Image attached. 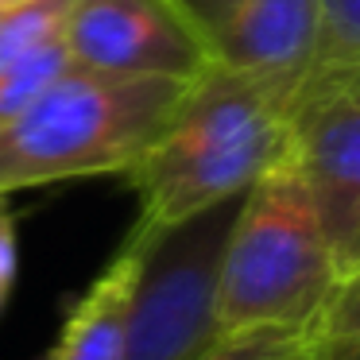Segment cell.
Returning a JSON list of instances; mask_svg holds the SVG:
<instances>
[{"mask_svg":"<svg viewBox=\"0 0 360 360\" xmlns=\"http://www.w3.org/2000/svg\"><path fill=\"white\" fill-rule=\"evenodd\" d=\"M298 86L213 63L186 86L151 148L124 171L136 190L128 240L190 221L240 198L283 155Z\"/></svg>","mask_w":360,"mask_h":360,"instance_id":"1","label":"cell"},{"mask_svg":"<svg viewBox=\"0 0 360 360\" xmlns=\"http://www.w3.org/2000/svg\"><path fill=\"white\" fill-rule=\"evenodd\" d=\"M190 82L70 70L0 128V198L94 174H124L163 132Z\"/></svg>","mask_w":360,"mask_h":360,"instance_id":"2","label":"cell"},{"mask_svg":"<svg viewBox=\"0 0 360 360\" xmlns=\"http://www.w3.org/2000/svg\"><path fill=\"white\" fill-rule=\"evenodd\" d=\"M333 256L290 155L244 190L217 275V329H290L310 337L329 290Z\"/></svg>","mask_w":360,"mask_h":360,"instance_id":"3","label":"cell"},{"mask_svg":"<svg viewBox=\"0 0 360 360\" xmlns=\"http://www.w3.org/2000/svg\"><path fill=\"white\" fill-rule=\"evenodd\" d=\"M240 198L143 240L124 236V244L136 248L124 360H198L210 345L221 341L217 275Z\"/></svg>","mask_w":360,"mask_h":360,"instance_id":"4","label":"cell"},{"mask_svg":"<svg viewBox=\"0 0 360 360\" xmlns=\"http://www.w3.org/2000/svg\"><path fill=\"white\" fill-rule=\"evenodd\" d=\"M63 43L78 70L194 82L213 66L202 24L179 0H66Z\"/></svg>","mask_w":360,"mask_h":360,"instance_id":"5","label":"cell"},{"mask_svg":"<svg viewBox=\"0 0 360 360\" xmlns=\"http://www.w3.org/2000/svg\"><path fill=\"white\" fill-rule=\"evenodd\" d=\"M287 155L333 256L337 279L360 267V101L341 86H306Z\"/></svg>","mask_w":360,"mask_h":360,"instance_id":"6","label":"cell"},{"mask_svg":"<svg viewBox=\"0 0 360 360\" xmlns=\"http://www.w3.org/2000/svg\"><path fill=\"white\" fill-rule=\"evenodd\" d=\"M318 0H236L210 32L217 66L295 82L302 94L318 55Z\"/></svg>","mask_w":360,"mask_h":360,"instance_id":"7","label":"cell"},{"mask_svg":"<svg viewBox=\"0 0 360 360\" xmlns=\"http://www.w3.org/2000/svg\"><path fill=\"white\" fill-rule=\"evenodd\" d=\"M136 279V248L120 244L112 264L94 279L66 318L47 360H124V318Z\"/></svg>","mask_w":360,"mask_h":360,"instance_id":"8","label":"cell"},{"mask_svg":"<svg viewBox=\"0 0 360 360\" xmlns=\"http://www.w3.org/2000/svg\"><path fill=\"white\" fill-rule=\"evenodd\" d=\"M318 55L306 86L329 82L360 63V0H318Z\"/></svg>","mask_w":360,"mask_h":360,"instance_id":"9","label":"cell"},{"mask_svg":"<svg viewBox=\"0 0 360 360\" xmlns=\"http://www.w3.org/2000/svg\"><path fill=\"white\" fill-rule=\"evenodd\" d=\"M70 51H66L63 39L47 43L43 51L27 55L24 63L8 66V70H0V128L16 120L27 105H35L66 70H70Z\"/></svg>","mask_w":360,"mask_h":360,"instance_id":"10","label":"cell"},{"mask_svg":"<svg viewBox=\"0 0 360 360\" xmlns=\"http://www.w3.org/2000/svg\"><path fill=\"white\" fill-rule=\"evenodd\" d=\"M306 345L310 337L290 329H248V333H225L198 360H295Z\"/></svg>","mask_w":360,"mask_h":360,"instance_id":"11","label":"cell"},{"mask_svg":"<svg viewBox=\"0 0 360 360\" xmlns=\"http://www.w3.org/2000/svg\"><path fill=\"white\" fill-rule=\"evenodd\" d=\"M352 333H360V267L345 279H337V287L329 290L310 341H337V337Z\"/></svg>","mask_w":360,"mask_h":360,"instance_id":"12","label":"cell"},{"mask_svg":"<svg viewBox=\"0 0 360 360\" xmlns=\"http://www.w3.org/2000/svg\"><path fill=\"white\" fill-rule=\"evenodd\" d=\"M16 279V221L12 213H0V295H8Z\"/></svg>","mask_w":360,"mask_h":360,"instance_id":"13","label":"cell"},{"mask_svg":"<svg viewBox=\"0 0 360 360\" xmlns=\"http://www.w3.org/2000/svg\"><path fill=\"white\" fill-rule=\"evenodd\" d=\"M306 360H360V333L337 337V341H310Z\"/></svg>","mask_w":360,"mask_h":360,"instance_id":"14","label":"cell"},{"mask_svg":"<svg viewBox=\"0 0 360 360\" xmlns=\"http://www.w3.org/2000/svg\"><path fill=\"white\" fill-rule=\"evenodd\" d=\"M179 4H182V8H186L190 16L198 20V24H202L205 39H210V32H213V27H217L225 16H229V12H233L236 0H179Z\"/></svg>","mask_w":360,"mask_h":360,"instance_id":"15","label":"cell"},{"mask_svg":"<svg viewBox=\"0 0 360 360\" xmlns=\"http://www.w3.org/2000/svg\"><path fill=\"white\" fill-rule=\"evenodd\" d=\"M318 86H341V89H349V94L360 101V63H352L349 70H341L337 78H329V82H318Z\"/></svg>","mask_w":360,"mask_h":360,"instance_id":"16","label":"cell"},{"mask_svg":"<svg viewBox=\"0 0 360 360\" xmlns=\"http://www.w3.org/2000/svg\"><path fill=\"white\" fill-rule=\"evenodd\" d=\"M12 4H24V0H0V8H12Z\"/></svg>","mask_w":360,"mask_h":360,"instance_id":"17","label":"cell"},{"mask_svg":"<svg viewBox=\"0 0 360 360\" xmlns=\"http://www.w3.org/2000/svg\"><path fill=\"white\" fill-rule=\"evenodd\" d=\"M295 360H306V349H302V352H298V356H295Z\"/></svg>","mask_w":360,"mask_h":360,"instance_id":"18","label":"cell"},{"mask_svg":"<svg viewBox=\"0 0 360 360\" xmlns=\"http://www.w3.org/2000/svg\"><path fill=\"white\" fill-rule=\"evenodd\" d=\"M0 302H4V295H0Z\"/></svg>","mask_w":360,"mask_h":360,"instance_id":"19","label":"cell"},{"mask_svg":"<svg viewBox=\"0 0 360 360\" xmlns=\"http://www.w3.org/2000/svg\"><path fill=\"white\" fill-rule=\"evenodd\" d=\"M0 16H4V8H0Z\"/></svg>","mask_w":360,"mask_h":360,"instance_id":"20","label":"cell"}]
</instances>
